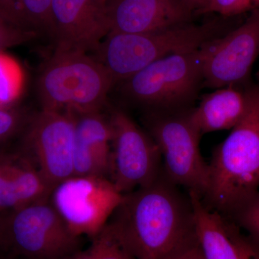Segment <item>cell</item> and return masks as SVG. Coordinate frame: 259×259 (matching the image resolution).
<instances>
[{"label":"cell","instance_id":"obj_1","mask_svg":"<svg viewBox=\"0 0 259 259\" xmlns=\"http://www.w3.org/2000/svg\"><path fill=\"white\" fill-rule=\"evenodd\" d=\"M136 259H167L197 241L193 208L163 172L123 194L108 222Z\"/></svg>","mask_w":259,"mask_h":259},{"label":"cell","instance_id":"obj_2","mask_svg":"<svg viewBox=\"0 0 259 259\" xmlns=\"http://www.w3.org/2000/svg\"><path fill=\"white\" fill-rule=\"evenodd\" d=\"M209 182L202 199L207 207L235 215L259 192V88H253L249 109L213 151Z\"/></svg>","mask_w":259,"mask_h":259},{"label":"cell","instance_id":"obj_3","mask_svg":"<svg viewBox=\"0 0 259 259\" xmlns=\"http://www.w3.org/2000/svg\"><path fill=\"white\" fill-rule=\"evenodd\" d=\"M230 30L221 20L182 24L143 33L110 32L94 51L116 84L167 56L199 50Z\"/></svg>","mask_w":259,"mask_h":259},{"label":"cell","instance_id":"obj_4","mask_svg":"<svg viewBox=\"0 0 259 259\" xmlns=\"http://www.w3.org/2000/svg\"><path fill=\"white\" fill-rule=\"evenodd\" d=\"M116 85L94 56L78 51H54L37 82L42 110L73 114L100 112Z\"/></svg>","mask_w":259,"mask_h":259},{"label":"cell","instance_id":"obj_5","mask_svg":"<svg viewBox=\"0 0 259 259\" xmlns=\"http://www.w3.org/2000/svg\"><path fill=\"white\" fill-rule=\"evenodd\" d=\"M118 84L124 98L146 112L192 108L204 86L200 49L154 61Z\"/></svg>","mask_w":259,"mask_h":259},{"label":"cell","instance_id":"obj_6","mask_svg":"<svg viewBox=\"0 0 259 259\" xmlns=\"http://www.w3.org/2000/svg\"><path fill=\"white\" fill-rule=\"evenodd\" d=\"M49 198L0 213V248L15 259H62L81 249Z\"/></svg>","mask_w":259,"mask_h":259},{"label":"cell","instance_id":"obj_7","mask_svg":"<svg viewBox=\"0 0 259 259\" xmlns=\"http://www.w3.org/2000/svg\"><path fill=\"white\" fill-rule=\"evenodd\" d=\"M191 109L146 112L145 123L159 148L166 178L203 199L208 187L209 166L201 154L202 134L191 120Z\"/></svg>","mask_w":259,"mask_h":259},{"label":"cell","instance_id":"obj_8","mask_svg":"<svg viewBox=\"0 0 259 259\" xmlns=\"http://www.w3.org/2000/svg\"><path fill=\"white\" fill-rule=\"evenodd\" d=\"M123 199L107 177L74 176L58 184L49 200L74 236L93 238L105 228Z\"/></svg>","mask_w":259,"mask_h":259},{"label":"cell","instance_id":"obj_9","mask_svg":"<svg viewBox=\"0 0 259 259\" xmlns=\"http://www.w3.org/2000/svg\"><path fill=\"white\" fill-rule=\"evenodd\" d=\"M17 152L29 158L52 188L74 176V118L69 112L30 116Z\"/></svg>","mask_w":259,"mask_h":259},{"label":"cell","instance_id":"obj_10","mask_svg":"<svg viewBox=\"0 0 259 259\" xmlns=\"http://www.w3.org/2000/svg\"><path fill=\"white\" fill-rule=\"evenodd\" d=\"M111 161L109 179L125 194L155 182L163 171L159 148L125 111L113 109Z\"/></svg>","mask_w":259,"mask_h":259},{"label":"cell","instance_id":"obj_11","mask_svg":"<svg viewBox=\"0 0 259 259\" xmlns=\"http://www.w3.org/2000/svg\"><path fill=\"white\" fill-rule=\"evenodd\" d=\"M204 86H239L251 72L259 56V10L244 23L200 49Z\"/></svg>","mask_w":259,"mask_h":259},{"label":"cell","instance_id":"obj_12","mask_svg":"<svg viewBox=\"0 0 259 259\" xmlns=\"http://www.w3.org/2000/svg\"><path fill=\"white\" fill-rule=\"evenodd\" d=\"M51 17L57 51L94 52L110 30L103 0H52Z\"/></svg>","mask_w":259,"mask_h":259},{"label":"cell","instance_id":"obj_13","mask_svg":"<svg viewBox=\"0 0 259 259\" xmlns=\"http://www.w3.org/2000/svg\"><path fill=\"white\" fill-rule=\"evenodd\" d=\"M110 32L143 33L191 23L193 13L184 0H110Z\"/></svg>","mask_w":259,"mask_h":259},{"label":"cell","instance_id":"obj_14","mask_svg":"<svg viewBox=\"0 0 259 259\" xmlns=\"http://www.w3.org/2000/svg\"><path fill=\"white\" fill-rule=\"evenodd\" d=\"M73 115L74 175L109 178L112 140L110 119L102 115L101 111Z\"/></svg>","mask_w":259,"mask_h":259},{"label":"cell","instance_id":"obj_15","mask_svg":"<svg viewBox=\"0 0 259 259\" xmlns=\"http://www.w3.org/2000/svg\"><path fill=\"white\" fill-rule=\"evenodd\" d=\"M52 190L29 158L0 150V213L49 198Z\"/></svg>","mask_w":259,"mask_h":259},{"label":"cell","instance_id":"obj_16","mask_svg":"<svg viewBox=\"0 0 259 259\" xmlns=\"http://www.w3.org/2000/svg\"><path fill=\"white\" fill-rule=\"evenodd\" d=\"M253 89L239 86L215 89L202 96L197 106L190 110L194 125L202 135L232 130L246 115L251 102Z\"/></svg>","mask_w":259,"mask_h":259},{"label":"cell","instance_id":"obj_17","mask_svg":"<svg viewBox=\"0 0 259 259\" xmlns=\"http://www.w3.org/2000/svg\"><path fill=\"white\" fill-rule=\"evenodd\" d=\"M193 208L196 236L204 259H242L235 228L226 218L207 207L201 197L189 193Z\"/></svg>","mask_w":259,"mask_h":259},{"label":"cell","instance_id":"obj_18","mask_svg":"<svg viewBox=\"0 0 259 259\" xmlns=\"http://www.w3.org/2000/svg\"><path fill=\"white\" fill-rule=\"evenodd\" d=\"M91 239L88 248H81L62 259H136L109 223Z\"/></svg>","mask_w":259,"mask_h":259},{"label":"cell","instance_id":"obj_19","mask_svg":"<svg viewBox=\"0 0 259 259\" xmlns=\"http://www.w3.org/2000/svg\"><path fill=\"white\" fill-rule=\"evenodd\" d=\"M23 86V71L20 65L4 51H0V105L15 106Z\"/></svg>","mask_w":259,"mask_h":259},{"label":"cell","instance_id":"obj_20","mask_svg":"<svg viewBox=\"0 0 259 259\" xmlns=\"http://www.w3.org/2000/svg\"><path fill=\"white\" fill-rule=\"evenodd\" d=\"M30 116L16 106L0 105V150L21 135Z\"/></svg>","mask_w":259,"mask_h":259},{"label":"cell","instance_id":"obj_21","mask_svg":"<svg viewBox=\"0 0 259 259\" xmlns=\"http://www.w3.org/2000/svg\"><path fill=\"white\" fill-rule=\"evenodd\" d=\"M24 16L32 31L51 35L52 0H21Z\"/></svg>","mask_w":259,"mask_h":259},{"label":"cell","instance_id":"obj_22","mask_svg":"<svg viewBox=\"0 0 259 259\" xmlns=\"http://www.w3.org/2000/svg\"><path fill=\"white\" fill-rule=\"evenodd\" d=\"M259 10V0H209L204 13H217L232 18Z\"/></svg>","mask_w":259,"mask_h":259},{"label":"cell","instance_id":"obj_23","mask_svg":"<svg viewBox=\"0 0 259 259\" xmlns=\"http://www.w3.org/2000/svg\"><path fill=\"white\" fill-rule=\"evenodd\" d=\"M36 35V32L19 28L0 17V51L22 45Z\"/></svg>","mask_w":259,"mask_h":259},{"label":"cell","instance_id":"obj_24","mask_svg":"<svg viewBox=\"0 0 259 259\" xmlns=\"http://www.w3.org/2000/svg\"><path fill=\"white\" fill-rule=\"evenodd\" d=\"M234 216L259 243V192Z\"/></svg>","mask_w":259,"mask_h":259},{"label":"cell","instance_id":"obj_25","mask_svg":"<svg viewBox=\"0 0 259 259\" xmlns=\"http://www.w3.org/2000/svg\"><path fill=\"white\" fill-rule=\"evenodd\" d=\"M0 17L19 28L32 31L24 16L21 0H0Z\"/></svg>","mask_w":259,"mask_h":259},{"label":"cell","instance_id":"obj_26","mask_svg":"<svg viewBox=\"0 0 259 259\" xmlns=\"http://www.w3.org/2000/svg\"><path fill=\"white\" fill-rule=\"evenodd\" d=\"M234 235L242 259H259V251L258 250L255 249L253 245L245 241L237 233L236 229H235Z\"/></svg>","mask_w":259,"mask_h":259},{"label":"cell","instance_id":"obj_27","mask_svg":"<svg viewBox=\"0 0 259 259\" xmlns=\"http://www.w3.org/2000/svg\"><path fill=\"white\" fill-rule=\"evenodd\" d=\"M167 259H204L199 248L198 242L196 241L188 246L180 250Z\"/></svg>","mask_w":259,"mask_h":259},{"label":"cell","instance_id":"obj_28","mask_svg":"<svg viewBox=\"0 0 259 259\" xmlns=\"http://www.w3.org/2000/svg\"><path fill=\"white\" fill-rule=\"evenodd\" d=\"M184 2L192 13L203 14L208 5L209 0H184Z\"/></svg>","mask_w":259,"mask_h":259},{"label":"cell","instance_id":"obj_29","mask_svg":"<svg viewBox=\"0 0 259 259\" xmlns=\"http://www.w3.org/2000/svg\"><path fill=\"white\" fill-rule=\"evenodd\" d=\"M0 259H15L13 257L10 256L8 253L5 252L4 250L0 248Z\"/></svg>","mask_w":259,"mask_h":259},{"label":"cell","instance_id":"obj_30","mask_svg":"<svg viewBox=\"0 0 259 259\" xmlns=\"http://www.w3.org/2000/svg\"><path fill=\"white\" fill-rule=\"evenodd\" d=\"M104 2H105V3H108L109 1H110V0H103Z\"/></svg>","mask_w":259,"mask_h":259}]
</instances>
